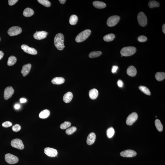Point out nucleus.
I'll return each instance as SVG.
<instances>
[{
    "instance_id": "a18cd8bd",
    "label": "nucleus",
    "mask_w": 165,
    "mask_h": 165,
    "mask_svg": "<svg viewBox=\"0 0 165 165\" xmlns=\"http://www.w3.org/2000/svg\"><path fill=\"white\" fill-rule=\"evenodd\" d=\"M162 31L163 33L165 34V24H164L162 26Z\"/></svg>"
},
{
    "instance_id": "412c9836",
    "label": "nucleus",
    "mask_w": 165,
    "mask_h": 165,
    "mask_svg": "<svg viewBox=\"0 0 165 165\" xmlns=\"http://www.w3.org/2000/svg\"><path fill=\"white\" fill-rule=\"evenodd\" d=\"M65 79L62 77H56L51 81L52 83L55 84H61L64 83Z\"/></svg>"
},
{
    "instance_id": "4468645a",
    "label": "nucleus",
    "mask_w": 165,
    "mask_h": 165,
    "mask_svg": "<svg viewBox=\"0 0 165 165\" xmlns=\"http://www.w3.org/2000/svg\"><path fill=\"white\" fill-rule=\"evenodd\" d=\"M48 33L45 31H38L34 34L33 37L37 40H41L46 37Z\"/></svg>"
},
{
    "instance_id": "58836bf2",
    "label": "nucleus",
    "mask_w": 165,
    "mask_h": 165,
    "mask_svg": "<svg viewBox=\"0 0 165 165\" xmlns=\"http://www.w3.org/2000/svg\"><path fill=\"white\" fill-rule=\"evenodd\" d=\"M18 1V0H9L8 4L10 6H13L15 5Z\"/></svg>"
},
{
    "instance_id": "f257e3e1",
    "label": "nucleus",
    "mask_w": 165,
    "mask_h": 165,
    "mask_svg": "<svg viewBox=\"0 0 165 165\" xmlns=\"http://www.w3.org/2000/svg\"><path fill=\"white\" fill-rule=\"evenodd\" d=\"M64 41V37L63 34L59 33L56 35L54 38V44L58 50H62L65 47Z\"/></svg>"
},
{
    "instance_id": "aec40b11",
    "label": "nucleus",
    "mask_w": 165,
    "mask_h": 165,
    "mask_svg": "<svg viewBox=\"0 0 165 165\" xmlns=\"http://www.w3.org/2000/svg\"><path fill=\"white\" fill-rule=\"evenodd\" d=\"M94 7L98 9H103L106 7V4L99 1H94L93 3Z\"/></svg>"
},
{
    "instance_id": "b1692460",
    "label": "nucleus",
    "mask_w": 165,
    "mask_h": 165,
    "mask_svg": "<svg viewBox=\"0 0 165 165\" xmlns=\"http://www.w3.org/2000/svg\"><path fill=\"white\" fill-rule=\"evenodd\" d=\"M155 77L157 81L160 82L165 79V73L162 72H157L155 74Z\"/></svg>"
},
{
    "instance_id": "a19ab883",
    "label": "nucleus",
    "mask_w": 165,
    "mask_h": 165,
    "mask_svg": "<svg viewBox=\"0 0 165 165\" xmlns=\"http://www.w3.org/2000/svg\"><path fill=\"white\" fill-rule=\"evenodd\" d=\"M117 84L119 87H123V83L122 81L121 80H119L118 81Z\"/></svg>"
},
{
    "instance_id": "f3484780",
    "label": "nucleus",
    "mask_w": 165,
    "mask_h": 165,
    "mask_svg": "<svg viewBox=\"0 0 165 165\" xmlns=\"http://www.w3.org/2000/svg\"><path fill=\"white\" fill-rule=\"evenodd\" d=\"M127 73L128 75L130 77H134L137 74L136 68L133 66H130L127 69Z\"/></svg>"
},
{
    "instance_id": "20e7f679",
    "label": "nucleus",
    "mask_w": 165,
    "mask_h": 165,
    "mask_svg": "<svg viewBox=\"0 0 165 165\" xmlns=\"http://www.w3.org/2000/svg\"><path fill=\"white\" fill-rule=\"evenodd\" d=\"M137 20L139 24L141 26L143 27L147 25L148 19L144 13L140 12L138 14Z\"/></svg>"
},
{
    "instance_id": "9d476101",
    "label": "nucleus",
    "mask_w": 165,
    "mask_h": 165,
    "mask_svg": "<svg viewBox=\"0 0 165 165\" xmlns=\"http://www.w3.org/2000/svg\"><path fill=\"white\" fill-rule=\"evenodd\" d=\"M44 152L47 155L51 157L56 156L58 154V152L56 149L50 148H44Z\"/></svg>"
},
{
    "instance_id": "bb28decb",
    "label": "nucleus",
    "mask_w": 165,
    "mask_h": 165,
    "mask_svg": "<svg viewBox=\"0 0 165 165\" xmlns=\"http://www.w3.org/2000/svg\"><path fill=\"white\" fill-rule=\"evenodd\" d=\"M78 20V17L76 15H72L70 17L69 23L71 25H75L77 23Z\"/></svg>"
},
{
    "instance_id": "e433bc0d",
    "label": "nucleus",
    "mask_w": 165,
    "mask_h": 165,
    "mask_svg": "<svg viewBox=\"0 0 165 165\" xmlns=\"http://www.w3.org/2000/svg\"><path fill=\"white\" fill-rule=\"evenodd\" d=\"M147 38L144 35H141L138 38V41L141 42H144L147 41Z\"/></svg>"
},
{
    "instance_id": "0eeeda50",
    "label": "nucleus",
    "mask_w": 165,
    "mask_h": 165,
    "mask_svg": "<svg viewBox=\"0 0 165 165\" xmlns=\"http://www.w3.org/2000/svg\"><path fill=\"white\" fill-rule=\"evenodd\" d=\"M22 31V29L19 27L13 26L9 29L8 34L11 36H15L21 33Z\"/></svg>"
},
{
    "instance_id": "37998d69",
    "label": "nucleus",
    "mask_w": 165,
    "mask_h": 165,
    "mask_svg": "<svg viewBox=\"0 0 165 165\" xmlns=\"http://www.w3.org/2000/svg\"><path fill=\"white\" fill-rule=\"evenodd\" d=\"M27 101L26 99L24 98L20 99V101L21 103H23L26 102Z\"/></svg>"
},
{
    "instance_id": "c9c22d12",
    "label": "nucleus",
    "mask_w": 165,
    "mask_h": 165,
    "mask_svg": "<svg viewBox=\"0 0 165 165\" xmlns=\"http://www.w3.org/2000/svg\"><path fill=\"white\" fill-rule=\"evenodd\" d=\"M21 126L19 124H15L12 127V130L15 132H18L21 130Z\"/></svg>"
},
{
    "instance_id": "7c9ffc66",
    "label": "nucleus",
    "mask_w": 165,
    "mask_h": 165,
    "mask_svg": "<svg viewBox=\"0 0 165 165\" xmlns=\"http://www.w3.org/2000/svg\"><path fill=\"white\" fill-rule=\"evenodd\" d=\"M115 133V131L113 128L110 127L107 129L106 134L108 138H111L113 136Z\"/></svg>"
},
{
    "instance_id": "f704fd0d",
    "label": "nucleus",
    "mask_w": 165,
    "mask_h": 165,
    "mask_svg": "<svg viewBox=\"0 0 165 165\" xmlns=\"http://www.w3.org/2000/svg\"><path fill=\"white\" fill-rule=\"evenodd\" d=\"M71 123L70 122L65 121L63 123L61 124L60 128L62 129H65L70 127Z\"/></svg>"
},
{
    "instance_id": "72a5a7b5",
    "label": "nucleus",
    "mask_w": 165,
    "mask_h": 165,
    "mask_svg": "<svg viewBox=\"0 0 165 165\" xmlns=\"http://www.w3.org/2000/svg\"><path fill=\"white\" fill-rule=\"evenodd\" d=\"M77 130V128L73 126L67 129L66 131V133L68 135H71L75 132Z\"/></svg>"
},
{
    "instance_id": "1a4fd4ad",
    "label": "nucleus",
    "mask_w": 165,
    "mask_h": 165,
    "mask_svg": "<svg viewBox=\"0 0 165 165\" xmlns=\"http://www.w3.org/2000/svg\"><path fill=\"white\" fill-rule=\"evenodd\" d=\"M138 118L137 114L135 112H133L130 114L127 118L126 123L128 125H131L136 121Z\"/></svg>"
},
{
    "instance_id": "9b49d317",
    "label": "nucleus",
    "mask_w": 165,
    "mask_h": 165,
    "mask_svg": "<svg viewBox=\"0 0 165 165\" xmlns=\"http://www.w3.org/2000/svg\"><path fill=\"white\" fill-rule=\"evenodd\" d=\"M136 152L131 149H127L121 152L120 155L122 157H132L136 155Z\"/></svg>"
},
{
    "instance_id": "4c0bfd02",
    "label": "nucleus",
    "mask_w": 165,
    "mask_h": 165,
    "mask_svg": "<svg viewBox=\"0 0 165 165\" xmlns=\"http://www.w3.org/2000/svg\"><path fill=\"white\" fill-rule=\"evenodd\" d=\"M12 125V123L11 122L7 121L3 122L2 124V126L4 128H8L11 127Z\"/></svg>"
},
{
    "instance_id": "09e8293b",
    "label": "nucleus",
    "mask_w": 165,
    "mask_h": 165,
    "mask_svg": "<svg viewBox=\"0 0 165 165\" xmlns=\"http://www.w3.org/2000/svg\"></svg>"
},
{
    "instance_id": "f8f14e48",
    "label": "nucleus",
    "mask_w": 165,
    "mask_h": 165,
    "mask_svg": "<svg viewBox=\"0 0 165 165\" xmlns=\"http://www.w3.org/2000/svg\"><path fill=\"white\" fill-rule=\"evenodd\" d=\"M21 48L24 51L28 54L32 55H36L37 54V51L35 49L30 47L28 45L25 44L21 45Z\"/></svg>"
},
{
    "instance_id": "79ce46f5",
    "label": "nucleus",
    "mask_w": 165,
    "mask_h": 165,
    "mask_svg": "<svg viewBox=\"0 0 165 165\" xmlns=\"http://www.w3.org/2000/svg\"><path fill=\"white\" fill-rule=\"evenodd\" d=\"M4 56V53L2 51H0V60L3 58Z\"/></svg>"
},
{
    "instance_id": "ea45409f",
    "label": "nucleus",
    "mask_w": 165,
    "mask_h": 165,
    "mask_svg": "<svg viewBox=\"0 0 165 165\" xmlns=\"http://www.w3.org/2000/svg\"><path fill=\"white\" fill-rule=\"evenodd\" d=\"M118 68V67L117 66H113L112 69V73H116Z\"/></svg>"
},
{
    "instance_id": "39448f33",
    "label": "nucleus",
    "mask_w": 165,
    "mask_h": 165,
    "mask_svg": "<svg viewBox=\"0 0 165 165\" xmlns=\"http://www.w3.org/2000/svg\"><path fill=\"white\" fill-rule=\"evenodd\" d=\"M5 160L7 163L10 164H13L18 162V158L16 156L11 153H7L5 155Z\"/></svg>"
},
{
    "instance_id": "f03ea898",
    "label": "nucleus",
    "mask_w": 165,
    "mask_h": 165,
    "mask_svg": "<svg viewBox=\"0 0 165 165\" xmlns=\"http://www.w3.org/2000/svg\"><path fill=\"white\" fill-rule=\"evenodd\" d=\"M136 51V49L134 47H125L120 51V54L122 56H130L134 54Z\"/></svg>"
},
{
    "instance_id": "2eb2a0df",
    "label": "nucleus",
    "mask_w": 165,
    "mask_h": 165,
    "mask_svg": "<svg viewBox=\"0 0 165 165\" xmlns=\"http://www.w3.org/2000/svg\"><path fill=\"white\" fill-rule=\"evenodd\" d=\"M96 135L94 133L91 132L89 134L87 137V143L89 145L93 144L96 141Z\"/></svg>"
},
{
    "instance_id": "c756f323",
    "label": "nucleus",
    "mask_w": 165,
    "mask_h": 165,
    "mask_svg": "<svg viewBox=\"0 0 165 165\" xmlns=\"http://www.w3.org/2000/svg\"><path fill=\"white\" fill-rule=\"evenodd\" d=\"M139 89L142 92L145 94L146 95L150 96L151 92L145 86H141L139 87Z\"/></svg>"
},
{
    "instance_id": "4be33fe9",
    "label": "nucleus",
    "mask_w": 165,
    "mask_h": 165,
    "mask_svg": "<svg viewBox=\"0 0 165 165\" xmlns=\"http://www.w3.org/2000/svg\"><path fill=\"white\" fill-rule=\"evenodd\" d=\"M50 112L48 110H43L40 112L39 115V117L41 119H46L50 115Z\"/></svg>"
},
{
    "instance_id": "2f4dec72",
    "label": "nucleus",
    "mask_w": 165,
    "mask_h": 165,
    "mask_svg": "<svg viewBox=\"0 0 165 165\" xmlns=\"http://www.w3.org/2000/svg\"><path fill=\"white\" fill-rule=\"evenodd\" d=\"M102 53L100 51H95L91 52L90 53L89 56L91 58L97 57L101 55Z\"/></svg>"
},
{
    "instance_id": "ddd939ff",
    "label": "nucleus",
    "mask_w": 165,
    "mask_h": 165,
    "mask_svg": "<svg viewBox=\"0 0 165 165\" xmlns=\"http://www.w3.org/2000/svg\"><path fill=\"white\" fill-rule=\"evenodd\" d=\"M14 92V90L12 87H8L5 89L4 97L5 100L8 99L12 97Z\"/></svg>"
},
{
    "instance_id": "a878e982",
    "label": "nucleus",
    "mask_w": 165,
    "mask_h": 165,
    "mask_svg": "<svg viewBox=\"0 0 165 165\" xmlns=\"http://www.w3.org/2000/svg\"><path fill=\"white\" fill-rule=\"evenodd\" d=\"M16 57L14 56H11L9 58L7 64L8 66H11L16 64Z\"/></svg>"
},
{
    "instance_id": "a211bd4d",
    "label": "nucleus",
    "mask_w": 165,
    "mask_h": 165,
    "mask_svg": "<svg viewBox=\"0 0 165 165\" xmlns=\"http://www.w3.org/2000/svg\"><path fill=\"white\" fill-rule=\"evenodd\" d=\"M73 94L72 92H68L64 95L63 97V100L66 103L70 102L73 98Z\"/></svg>"
},
{
    "instance_id": "6ab92c4d",
    "label": "nucleus",
    "mask_w": 165,
    "mask_h": 165,
    "mask_svg": "<svg viewBox=\"0 0 165 165\" xmlns=\"http://www.w3.org/2000/svg\"><path fill=\"white\" fill-rule=\"evenodd\" d=\"M89 94L90 98L92 99H95L98 96V91L96 89H93L89 91Z\"/></svg>"
},
{
    "instance_id": "c85d7f7f",
    "label": "nucleus",
    "mask_w": 165,
    "mask_h": 165,
    "mask_svg": "<svg viewBox=\"0 0 165 165\" xmlns=\"http://www.w3.org/2000/svg\"><path fill=\"white\" fill-rule=\"evenodd\" d=\"M148 6L150 8L159 7L160 6V3L159 2L155 0L150 1L148 3Z\"/></svg>"
},
{
    "instance_id": "393cba45",
    "label": "nucleus",
    "mask_w": 165,
    "mask_h": 165,
    "mask_svg": "<svg viewBox=\"0 0 165 165\" xmlns=\"http://www.w3.org/2000/svg\"><path fill=\"white\" fill-rule=\"evenodd\" d=\"M115 37V34L110 33L105 35L103 37V40L105 41L109 42L113 41Z\"/></svg>"
},
{
    "instance_id": "423d86ee",
    "label": "nucleus",
    "mask_w": 165,
    "mask_h": 165,
    "mask_svg": "<svg viewBox=\"0 0 165 165\" xmlns=\"http://www.w3.org/2000/svg\"><path fill=\"white\" fill-rule=\"evenodd\" d=\"M120 17L117 16H110L108 19L107 24L108 26L112 27L115 26L120 21Z\"/></svg>"
},
{
    "instance_id": "473e14b6",
    "label": "nucleus",
    "mask_w": 165,
    "mask_h": 165,
    "mask_svg": "<svg viewBox=\"0 0 165 165\" xmlns=\"http://www.w3.org/2000/svg\"><path fill=\"white\" fill-rule=\"evenodd\" d=\"M38 2L43 5L46 7H49L51 5V3L48 0H38Z\"/></svg>"
},
{
    "instance_id": "cd10ccee",
    "label": "nucleus",
    "mask_w": 165,
    "mask_h": 165,
    "mask_svg": "<svg viewBox=\"0 0 165 165\" xmlns=\"http://www.w3.org/2000/svg\"><path fill=\"white\" fill-rule=\"evenodd\" d=\"M156 128L158 131L161 132L162 131L163 129V126L158 119H156L155 121Z\"/></svg>"
},
{
    "instance_id": "c03bdc74",
    "label": "nucleus",
    "mask_w": 165,
    "mask_h": 165,
    "mask_svg": "<svg viewBox=\"0 0 165 165\" xmlns=\"http://www.w3.org/2000/svg\"><path fill=\"white\" fill-rule=\"evenodd\" d=\"M14 107L16 109H18L20 107V105L18 104H16L15 105Z\"/></svg>"
},
{
    "instance_id": "5701e85b",
    "label": "nucleus",
    "mask_w": 165,
    "mask_h": 165,
    "mask_svg": "<svg viewBox=\"0 0 165 165\" xmlns=\"http://www.w3.org/2000/svg\"><path fill=\"white\" fill-rule=\"evenodd\" d=\"M34 14L33 10L30 8L25 9L23 12L24 16L26 17H30L33 16Z\"/></svg>"
},
{
    "instance_id": "dca6fc26",
    "label": "nucleus",
    "mask_w": 165,
    "mask_h": 165,
    "mask_svg": "<svg viewBox=\"0 0 165 165\" xmlns=\"http://www.w3.org/2000/svg\"><path fill=\"white\" fill-rule=\"evenodd\" d=\"M31 65L30 64L25 65L22 67L21 73L24 77H25L29 74L30 71Z\"/></svg>"
},
{
    "instance_id": "7ed1b4c3",
    "label": "nucleus",
    "mask_w": 165,
    "mask_h": 165,
    "mask_svg": "<svg viewBox=\"0 0 165 165\" xmlns=\"http://www.w3.org/2000/svg\"><path fill=\"white\" fill-rule=\"evenodd\" d=\"M91 31L89 30H84L80 33L76 38V41L77 43H81L84 41L89 37L90 35Z\"/></svg>"
},
{
    "instance_id": "de8ad7c7",
    "label": "nucleus",
    "mask_w": 165,
    "mask_h": 165,
    "mask_svg": "<svg viewBox=\"0 0 165 165\" xmlns=\"http://www.w3.org/2000/svg\"><path fill=\"white\" fill-rule=\"evenodd\" d=\"M122 56H122V55H121V57H122Z\"/></svg>"
},
{
    "instance_id": "49530a36",
    "label": "nucleus",
    "mask_w": 165,
    "mask_h": 165,
    "mask_svg": "<svg viewBox=\"0 0 165 165\" xmlns=\"http://www.w3.org/2000/svg\"><path fill=\"white\" fill-rule=\"evenodd\" d=\"M60 2L62 4H64L65 3L66 0H59Z\"/></svg>"
},
{
    "instance_id": "6e6552de",
    "label": "nucleus",
    "mask_w": 165,
    "mask_h": 165,
    "mask_svg": "<svg viewBox=\"0 0 165 165\" xmlns=\"http://www.w3.org/2000/svg\"><path fill=\"white\" fill-rule=\"evenodd\" d=\"M11 145L14 148L19 149H23L24 148L22 140L18 139H13L11 141Z\"/></svg>"
}]
</instances>
